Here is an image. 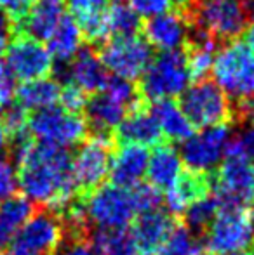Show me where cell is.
Here are the masks:
<instances>
[{"label": "cell", "instance_id": "cell-1", "mask_svg": "<svg viewBox=\"0 0 254 255\" xmlns=\"http://www.w3.org/2000/svg\"><path fill=\"white\" fill-rule=\"evenodd\" d=\"M17 182L28 200L59 212L78 196L71 167V154L63 148L31 142L14 144Z\"/></svg>", "mask_w": 254, "mask_h": 255}, {"label": "cell", "instance_id": "cell-2", "mask_svg": "<svg viewBox=\"0 0 254 255\" xmlns=\"http://www.w3.org/2000/svg\"><path fill=\"white\" fill-rule=\"evenodd\" d=\"M214 84L239 103L254 98V52L242 42H230L216 52Z\"/></svg>", "mask_w": 254, "mask_h": 255}, {"label": "cell", "instance_id": "cell-3", "mask_svg": "<svg viewBox=\"0 0 254 255\" xmlns=\"http://www.w3.org/2000/svg\"><path fill=\"white\" fill-rule=\"evenodd\" d=\"M202 236L204 250L209 255L246 254L254 249L248 208L220 207L216 217Z\"/></svg>", "mask_w": 254, "mask_h": 255}, {"label": "cell", "instance_id": "cell-4", "mask_svg": "<svg viewBox=\"0 0 254 255\" xmlns=\"http://www.w3.org/2000/svg\"><path fill=\"white\" fill-rule=\"evenodd\" d=\"M190 71L187 56L180 51L162 52L152 59L141 77V92L145 98L157 101H171L183 96L190 87Z\"/></svg>", "mask_w": 254, "mask_h": 255}, {"label": "cell", "instance_id": "cell-5", "mask_svg": "<svg viewBox=\"0 0 254 255\" xmlns=\"http://www.w3.org/2000/svg\"><path fill=\"white\" fill-rule=\"evenodd\" d=\"M28 134L38 142L68 149L80 144L87 134V122L63 108H45L28 118Z\"/></svg>", "mask_w": 254, "mask_h": 255}, {"label": "cell", "instance_id": "cell-6", "mask_svg": "<svg viewBox=\"0 0 254 255\" xmlns=\"http://www.w3.org/2000/svg\"><path fill=\"white\" fill-rule=\"evenodd\" d=\"M64 240L59 215L49 208H37L10 243V255H58Z\"/></svg>", "mask_w": 254, "mask_h": 255}, {"label": "cell", "instance_id": "cell-7", "mask_svg": "<svg viewBox=\"0 0 254 255\" xmlns=\"http://www.w3.org/2000/svg\"><path fill=\"white\" fill-rule=\"evenodd\" d=\"M220 207L248 208L254 205V163L237 154H225L223 165L211 177Z\"/></svg>", "mask_w": 254, "mask_h": 255}, {"label": "cell", "instance_id": "cell-8", "mask_svg": "<svg viewBox=\"0 0 254 255\" xmlns=\"http://www.w3.org/2000/svg\"><path fill=\"white\" fill-rule=\"evenodd\" d=\"M193 12L197 31L214 40H235L248 28L249 9L244 0H209Z\"/></svg>", "mask_w": 254, "mask_h": 255}, {"label": "cell", "instance_id": "cell-9", "mask_svg": "<svg viewBox=\"0 0 254 255\" xmlns=\"http://www.w3.org/2000/svg\"><path fill=\"white\" fill-rule=\"evenodd\" d=\"M112 156V139L106 134L94 135L78 148L77 154L71 158L78 196L87 198L92 191L103 186V181L110 174Z\"/></svg>", "mask_w": 254, "mask_h": 255}, {"label": "cell", "instance_id": "cell-10", "mask_svg": "<svg viewBox=\"0 0 254 255\" xmlns=\"http://www.w3.org/2000/svg\"><path fill=\"white\" fill-rule=\"evenodd\" d=\"M181 108L193 127H214L227 124L232 117L228 96L214 82L199 80L181 96Z\"/></svg>", "mask_w": 254, "mask_h": 255}, {"label": "cell", "instance_id": "cell-11", "mask_svg": "<svg viewBox=\"0 0 254 255\" xmlns=\"http://www.w3.org/2000/svg\"><path fill=\"white\" fill-rule=\"evenodd\" d=\"M101 61L106 71L124 80H136L143 77L148 64L152 63V47L138 35H119L105 44Z\"/></svg>", "mask_w": 254, "mask_h": 255}, {"label": "cell", "instance_id": "cell-12", "mask_svg": "<svg viewBox=\"0 0 254 255\" xmlns=\"http://www.w3.org/2000/svg\"><path fill=\"white\" fill-rule=\"evenodd\" d=\"M85 212L91 224L98 228H127L136 217L131 189L103 184L85 198Z\"/></svg>", "mask_w": 254, "mask_h": 255}, {"label": "cell", "instance_id": "cell-13", "mask_svg": "<svg viewBox=\"0 0 254 255\" xmlns=\"http://www.w3.org/2000/svg\"><path fill=\"white\" fill-rule=\"evenodd\" d=\"M230 141L232 134L227 124L206 127L183 141L180 156L190 170L207 174L225 158Z\"/></svg>", "mask_w": 254, "mask_h": 255}, {"label": "cell", "instance_id": "cell-14", "mask_svg": "<svg viewBox=\"0 0 254 255\" xmlns=\"http://www.w3.org/2000/svg\"><path fill=\"white\" fill-rule=\"evenodd\" d=\"M5 66L14 78L21 82L47 77L52 68V56L40 40L23 35L9 42L5 51Z\"/></svg>", "mask_w": 254, "mask_h": 255}, {"label": "cell", "instance_id": "cell-15", "mask_svg": "<svg viewBox=\"0 0 254 255\" xmlns=\"http://www.w3.org/2000/svg\"><path fill=\"white\" fill-rule=\"evenodd\" d=\"M190 38V21L185 14L164 12L146 21L145 40L162 52L180 51Z\"/></svg>", "mask_w": 254, "mask_h": 255}, {"label": "cell", "instance_id": "cell-16", "mask_svg": "<svg viewBox=\"0 0 254 255\" xmlns=\"http://www.w3.org/2000/svg\"><path fill=\"white\" fill-rule=\"evenodd\" d=\"M70 17L78 24L82 35L92 42H103L108 38V0H66Z\"/></svg>", "mask_w": 254, "mask_h": 255}, {"label": "cell", "instance_id": "cell-17", "mask_svg": "<svg viewBox=\"0 0 254 255\" xmlns=\"http://www.w3.org/2000/svg\"><path fill=\"white\" fill-rule=\"evenodd\" d=\"M176 224L178 219L174 215L155 208V210L138 214L131 226V231L141 252H153L166 242Z\"/></svg>", "mask_w": 254, "mask_h": 255}, {"label": "cell", "instance_id": "cell-18", "mask_svg": "<svg viewBox=\"0 0 254 255\" xmlns=\"http://www.w3.org/2000/svg\"><path fill=\"white\" fill-rule=\"evenodd\" d=\"M213 189L211 177L204 172H185L178 177V181L166 191L167 212L174 217H181L188 207L209 195Z\"/></svg>", "mask_w": 254, "mask_h": 255}, {"label": "cell", "instance_id": "cell-19", "mask_svg": "<svg viewBox=\"0 0 254 255\" xmlns=\"http://www.w3.org/2000/svg\"><path fill=\"white\" fill-rule=\"evenodd\" d=\"M150 153L143 146L122 144L112 156L110 163V182L120 188H132L146 174Z\"/></svg>", "mask_w": 254, "mask_h": 255}, {"label": "cell", "instance_id": "cell-20", "mask_svg": "<svg viewBox=\"0 0 254 255\" xmlns=\"http://www.w3.org/2000/svg\"><path fill=\"white\" fill-rule=\"evenodd\" d=\"M117 137L122 144H136L148 148V146H159L162 132H160L152 111L132 108L117 127Z\"/></svg>", "mask_w": 254, "mask_h": 255}, {"label": "cell", "instance_id": "cell-21", "mask_svg": "<svg viewBox=\"0 0 254 255\" xmlns=\"http://www.w3.org/2000/svg\"><path fill=\"white\" fill-rule=\"evenodd\" d=\"M66 78L71 85L84 92H99L108 82V71L98 54L84 49L71 59L70 68L66 70Z\"/></svg>", "mask_w": 254, "mask_h": 255}, {"label": "cell", "instance_id": "cell-22", "mask_svg": "<svg viewBox=\"0 0 254 255\" xmlns=\"http://www.w3.org/2000/svg\"><path fill=\"white\" fill-rule=\"evenodd\" d=\"M183 160L180 153L169 144H159L148 158L146 177L148 184L159 191H167L181 175Z\"/></svg>", "mask_w": 254, "mask_h": 255}, {"label": "cell", "instance_id": "cell-23", "mask_svg": "<svg viewBox=\"0 0 254 255\" xmlns=\"http://www.w3.org/2000/svg\"><path fill=\"white\" fill-rule=\"evenodd\" d=\"M63 17L64 12L59 0H38L19 21L28 37L42 42L51 37Z\"/></svg>", "mask_w": 254, "mask_h": 255}, {"label": "cell", "instance_id": "cell-24", "mask_svg": "<svg viewBox=\"0 0 254 255\" xmlns=\"http://www.w3.org/2000/svg\"><path fill=\"white\" fill-rule=\"evenodd\" d=\"M35 210L33 202L21 195H12L0 202V252L9 249Z\"/></svg>", "mask_w": 254, "mask_h": 255}, {"label": "cell", "instance_id": "cell-25", "mask_svg": "<svg viewBox=\"0 0 254 255\" xmlns=\"http://www.w3.org/2000/svg\"><path fill=\"white\" fill-rule=\"evenodd\" d=\"M85 115L91 127L98 130V134H106L120 125V122L126 118L129 108L105 91H99L96 96H92L85 104Z\"/></svg>", "mask_w": 254, "mask_h": 255}, {"label": "cell", "instance_id": "cell-26", "mask_svg": "<svg viewBox=\"0 0 254 255\" xmlns=\"http://www.w3.org/2000/svg\"><path fill=\"white\" fill-rule=\"evenodd\" d=\"M150 111L157 120L162 135H166L169 141L183 142L193 134L195 127L185 115L183 108L174 101H157Z\"/></svg>", "mask_w": 254, "mask_h": 255}, {"label": "cell", "instance_id": "cell-27", "mask_svg": "<svg viewBox=\"0 0 254 255\" xmlns=\"http://www.w3.org/2000/svg\"><path fill=\"white\" fill-rule=\"evenodd\" d=\"M59 92H61V87L58 82L44 77L23 82V85L16 91V98L21 110L40 111L54 106L59 101Z\"/></svg>", "mask_w": 254, "mask_h": 255}, {"label": "cell", "instance_id": "cell-28", "mask_svg": "<svg viewBox=\"0 0 254 255\" xmlns=\"http://www.w3.org/2000/svg\"><path fill=\"white\" fill-rule=\"evenodd\" d=\"M89 240L98 255H138L139 252L131 228H98L91 231Z\"/></svg>", "mask_w": 254, "mask_h": 255}, {"label": "cell", "instance_id": "cell-29", "mask_svg": "<svg viewBox=\"0 0 254 255\" xmlns=\"http://www.w3.org/2000/svg\"><path fill=\"white\" fill-rule=\"evenodd\" d=\"M82 31L78 24L70 16H64L61 23L47 38V51L52 59L59 63H68L78 54L82 47Z\"/></svg>", "mask_w": 254, "mask_h": 255}, {"label": "cell", "instance_id": "cell-30", "mask_svg": "<svg viewBox=\"0 0 254 255\" xmlns=\"http://www.w3.org/2000/svg\"><path fill=\"white\" fill-rule=\"evenodd\" d=\"M216 59V40L207 37L202 31H197V38L187 56V64L190 77L193 80H206L209 73H213V64Z\"/></svg>", "mask_w": 254, "mask_h": 255}, {"label": "cell", "instance_id": "cell-31", "mask_svg": "<svg viewBox=\"0 0 254 255\" xmlns=\"http://www.w3.org/2000/svg\"><path fill=\"white\" fill-rule=\"evenodd\" d=\"M218 210H220V202L218 198L209 193L204 198L193 202L190 207L185 210V214L181 215L183 221H180L181 224H185L188 229L197 236H202L207 231V228L211 226L213 219L216 217Z\"/></svg>", "mask_w": 254, "mask_h": 255}, {"label": "cell", "instance_id": "cell-32", "mask_svg": "<svg viewBox=\"0 0 254 255\" xmlns=\"http://www.w3.org/2000/svg\"><path fill=\"white\" fill-rule=\"evenodd\" d=\"M160 255H202L206 254L200 236L193 235L185 224L178 222L167 240L159 247Z\"/></svg>", "mask_w": 254, "mask_h": 255}, {"label": "cell", "instance_id": "cell-33", "mask_svg": "<svg viewBox=\"0 0 254 255\" xmlns=\"http://www.w3.org/2000/svg\"><path fill=\"white\" fill-rule=\"evenodd\" d=\"M108 26L110 33H113L115 37H119V35H134L136 30L139 28V16L132 10L131 5L115 3V5H110Z\"/></svg>", "mask_w": 254, "mask_h": 255}, {"label": "cell", "instance_id": "cell-34", "mask_svg": "<svg viewBox=\"0 0 254 255\" xmlns=\"http://www.w3.org/2000/svg\"><path fill=\"white\" fill-rule=\"evenodd\" d=\"M3 128H5L7 135H9L10 141H14V144L17 142H23L28 139V117L26 111L21 110L19 106L14 108V110H9L3 117L2 122Z\"/></svg>", "mask_w": 254, "mask_h": 255}, {"label": "cell", "instance_id": "cell-35", "mask_svg": "<svg viewBox=\"0 0 254 255\" xmlns=\"http://www.w3.org/2000/svg\"><path fill=\"white\" fill-rule=\"evenodd\" d=\"M129 189H131L132 202H134V207L138 214L155 210V208H159L160 202H162L160 191L157 188H153L152 184H141V182H138V184Z\"/></svg>", "mask_w": 254, "mask_h": 255}, {"label": "cell", "instance_id": "cell-36", "mask_svg": "<svg viewBox=\"0 0 254 255\" xmlns=\"http://www.w3.org/2000/svg\"><path fill=\"white\" fill-rule=\"evenodd\" d=\"M227 154H237L254 163V122H246L244 128L232 137Z\"/></svg>", "mask_w": 254, "mask_h": 255}, {"label": "cell", "instance_id": "cell-37", "mask_svg": "<svg viewBox=\"0 0 254 255\" xmlns=\"http://www.w3.org/2000/svg\"><path fill=\"white\" fill-rule=\"evenodd\" d=\"M59 103H61L63 110L77 113V111L84 110L85 104H87V99H85V92L82 91V89L68 84L66 87L61 89V92H59Z\"/></svg>", "mask_w": 254, "mask_h": 255}, {"label": "cell", "instance_id": "cell-38", "mask_svg": "<svg viewBox=\"0 0 254 255\" xmlns=\"http://www.w3.org/2000/svg\"><path fill=\"white\" fill-rule=\"evenodd\" d=\"M131 7L138 16L152 19L169 10L171 0H131Z\"/></svg>", "mask_w": 254, "mask_h": 255}, {"label": "cell", "instance_id": "cell-39", "mask_svg": "<svg viewBox=\"0 0 254 255\" xmlns=\"http://www.w3.org/2000/svg\"><path fill=\"white\" fill-rule=\"evenodd\" d=\"M16 98V78L10 75L7 66L0 64V111H3Z\"/></svg>", "mask_w": 254, "mask_h": 255}, {"label": "cell", "instance_id": "cell-40", "mask_svg": "<svg viewBox=\"0 0 254 255\" xmlns=\"http://www.w3.org/2000/svg\"><path fill=\"white\" fill-rule=\"evenodd\" d=\"M16 184L17 179L12 165L0 158V202H3V200H7L9 196L14 195Z\"/></svg>", "mask_w": 254, "mask_h": 255}, {"label": "cell", "instance_id": "cell-41", "mask_svg": "<svg viewBox=\"0 0 254 255\" xmlns=\"http://www.w3.org/2000/svg\"><path fill=\"white\" fill-rule=\"evenodd\" d=\"M58 255H98L89 238H64Z\"/></svg>", "mask_w": 254, "mask_h": 255}, {"label": "cell", "instance_id": "cell-42", "mask_svg": "<svg viewBox=\"0 0 254 255\" xmlns=\"http://www.w3.org/2000/svg\"><path fill=\"white\" fill-rule=\"evenodd\" d=\"M31 5H33V0H0V10L16 19H21Z\"/></svg>", "mask_w": 254, "mask_h": 255}, {"label": "cell", "instance_id": "cell-43", "mask_svg": "<svg viewBox=\"0 0 254 255\" xmlns=\"http://www.w3.org/2000/svg\"><path fill=\"white\" fill-rule=\"evenodd\" d=\"M10 17L7 16L3 10H0V33L3 35H10Z\"/></svg>", "mask_w": 254, "mask_h": 255}, {"label": "cell", "instance_id": "cell-44", "mask_svg": "<svg viewBox=\"0 0 254 255\" xmlns=\"http://www.w3.org/2000/svg\"><path fill=\"white\" fill-rule=\"evenodd\" d=\"M7 144H9V135H7L5 128H3L2 122H0V158H2L3 151H5Z\"/></svg>", "mask_w": 254, "mask_h": 255}, {"label": "cell", "instance_id": "cell-45", "mask_svg": "<svg viewBox=\"0 0 254 255\" xmlns=\"http://www.w3.org/2000/svg\"><path fill=\"white\" fill-rule=\"evenodd\" d=\"M246 45L254 52V23L248 24V28H246Z\"/></svg>", "mask_w": 254, "mask_h": 255}, {"label": "cell", "instance_id": "cell-46", "mask_svg": "<svg viewBox=\"0 0 254 255\" xmlns=\"http://www.w3.org/2000/svg\"><path fill=\"white\" fill-rule=\"evenodd\" d=\"M7 45H9V35H3V33H0V57H2V56H5Z\"/></svg>", "mask_w": 254, "mask_h": 255}, {"label": "cell", "instance_id": "cell-47", "mask_svg": "<svg viewBox=\"0 0 254 255\" xmlns=\"http://www.w3.org/2000/svg\"><path fill=\"white\" fill-rule=\"evenodd\" d=\"M193 0H171V3H176L178 7H190Z\"/></svg>", "mask_w": 254, "mask_h": 255}, {"label": "cell", "instance_id": "cell-48", "mask_svg": "<svg viewBox=\"0 0 254 255\" xmlns=\"http://www.w3.org/2000/svg\"><path fill=\"white\" fill-rule=\"evenodd\" d=\"M249 222H251V229H253V235H254V205L251 208V214H249Z\"/></svg>", "mask_w": 254, "mask_h": 255}, {"label": "cell", "instance_id": "cell-49", "mask_svg": "<svg viewBox=\"0 0 254 255\" xmlns=\"http://www.w3.org/2000/svg\"><path fill=\"white\" fill-rule=\"evenodd\" d=\"M244 3L248 5V9H251L254 12V0H244Z\"/></svg>", "mask_w": 254, "mask_h": 255}, {"label": "cell", "instance_id": "cell-50", "mask_svg": "<svg viewBox=\"0 0 254 255\" xmlns=\"http://www.w3.org/2000/svg\"><path fill=\"white\" fill-rule=\"evenodd\" d=\"M235 255H251L249 252H246V254H235Z\"/></svg>", "mask_w": 254, "mask_h": 255}, {"label": "cell", "instance_id": "cell-51", "mask_svg": "<svg viewBox=\"0 0 254 255\" xmlns=\"http://www.w3.org/2000/svg\"><path fill=\"white\" fill-rule=\"evenodd\" d=\"M251 255H254V249H253V250H251Z\"/></svg>", "mask_w": 254, "mask_h": 255}, {"label": "cell", "instance_id": "cell-52", "mask_svg": "<svg viewBox=\"0 0 254 255\" xmlns=\"http://www.w3.org/2000/svg\"><path fill=\"white\" fill-rule=\"evenodd\" d=\"M204 2H209V0H204Z\"/></svg>", "mask_w": 254, "mask_h": 255}, {"label": "cell", "instance_id": "cell-53", "mask_svg": "<svg viewBox=\"0 0 254 255\" xmlns=\"http://www.w3.org/2000/svg\"><path fill=\"white\" fill-rule=\"evenodd\" d=\"M202 255H209V254H202Z\"/></svg>", "mask_w": 254, "mask_h": 255}]
</instances>
